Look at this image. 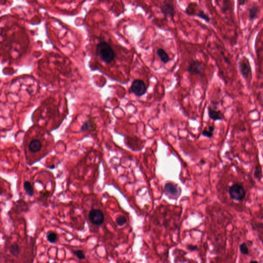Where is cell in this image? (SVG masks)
Instances as JSON below:
<instances>
[{
  "label": "cell",
  "instance_id": "6da1fadb",
  "mask_svg": "<svg viewBox=\"0 0 263 263\" xmlns=\"http://www.w3.org/2000/svg\"><path fill=\"white\" fill-rule=\"evenodd\" d=\"M96 53L101 61L106 64L111 63L115 57V54L111 47L105 42H102L98 44Z\"/></svg>",
  "mask_w": 263,
  "mask_h": 263
},
{
  "label": "cell",
  "instance_id": "7a4b0ae2",
  "mask_svg": "<svg viewBox=\"0 0 263 263\" xmlns=\"http://www.w3.org/2000/svg\"><path fill=\"white\" fill-rule=\"evenodd\" d=\"M229 196L232 199L236 201L243 200L246 196V191L242 184L235 183L229 187L228 190Z\"/></svg>",
  "mask_w": 263,
  "mask_h": 263
},
{
  "label": "cell",
  "instance_id": "3957f363",
  "mask_svg": "<svg viewBox=\"0 0 263 263\" xmlns=\"http://www.w3.org/2000/svg\"><path fill=\"white\" fill-rule=\"evenodd\" d=\"M239 68L243 78L246 81H250L252 78V71L249 60L246 58L244 57L239 61Z\"/></svg>",
  "mask_w": 263,
  "mask_h": 263
},
{
  "label": "cell",
  "instance_id": "277c9868",
  "mask_svg": "<svg viewBox=\"0 0 263 263\" xmlns=\"http://www.w3.org/2000/svg\"><path fill=\"white\" fill-rule=\"evenodd\" d=\"M89 219L91 224L96 226L102 225L104 221L103 212L100 209H94L90 211Z\"/></svg>",
  "mask_w": 263,
  "mask_h": 263
},
{
  "label": "cell",
  "instance_id": "5b68a950",
  "mask_svg": "<svg viewBox=\"0 0 263 263\" xmlns=\"http://www.w3.org/2000/svg\"><path fill=\"white\" fill-rule=\"evenodd\" d=\"M131 89L136 96L140 97L144 95L147 92V87L144 81L142 80L137 79L133 82Z\"/></svg>",
  "mask_w": 263,
  "mask_h": 263
},
{
  "label": "cell",
  "instance_id": "8992f818",
  "mask_svg": "<svg viewBox=\"0 0 263 263\" xmlns=\"http://www.w3.org/2000/svg\"><path fill=\"white\" fill-rule=\"evenodd\" d=\"M164 192L170 198H177L180 196L181 190L177 184L172 182H168L164 186Z\"/></svg>",
  "mask_w": 263,
  "mask_h": 263
},
{
  "label": "cell",
  "instance_id": "52a82bcc",
  "mask_svg": "<svg viewBox=\"0 0 263 263\" xmlns=\"http://www.w3.org/2000/svg\"><path fill=\"white\" fill-rule=\"evenodd\" d=\"M202 71V63L197 60H193L189 63L187 71L191 75H198Z\"/></svg>",
  "mask_w": 263,
  "mask_h": 263
},
{
  "label": "cell",
  "instance_id": "ba28073f",
  "mask_svg": "<svg viewBox=\"0 0 263 263\" xmlns=\"http://www.w3.org/2000/svg\"><path fill=\"white\" fill-rule=\"evenodd\" d=\"M208 113L209 117L211 119L213 120L214 121L217 120H221L225 118L224 116L222 111L220 110L217 109V108L214 106H209L208 107Z\"/></svg>",
  "mask_w": 263,
  "mask_h": 263
},
{
  "label": "cell",
  "instance_id": "9c48e42d",
  "mask_svg": "<svg viewBox=\"0 0 263 263\" xmlns=\"http://www.w3.org/2000/svg\"><path fill=\"white\" fill-rule=\"evenodd\" d=\"M160 9L165 17L169 16L172 19L174 18L175 14V9L173 4L170 3H166L162 5Z\"/></svg>",
  "mask_w": 263,
  "mask_h": 263
},
{
  "label": "cell",
  "instance_id": "30bf717a",
  "mask_svg": "<svg viewBox=\"0 0 263 263\" xmlns=\"http://www.w3.org/2000/svg\"><path fill=\"white\" fill-rule=\"evenodd\" d=\"M42 147V144L40 140L34 139L31 140L29 145V150L33 153H36L40 151Z\"/></svg>",
  "mask_w": 263,
  "mask_h": 263
},
{
  "label": "cell",
  "instance_id": "8fae6325",
  "mask_svg": "<svg viewBox=\"0 0 263 263\" xmlns=\"http://www.w3.org/2000/svg\"><path fill=\"white\" fill-rule=\"evenodd\" d=\"M157 55L161 61L164 64L168 63L170 61V58L169 55L163 49L160 48L158 49L157 51Z\"/></svg>",
  "mask_w": 263,
  "mask_h": 263
},
{
  "label": "cell",
  "instance_id": "7c38bea8",
  "mask_svg": "<svg viewBox=\"0 0 263 263\" xmlns=\"http://www.w3.org/2000/svg\"><path fill=\"white\" fill-rule=\"evenodd\" d=\"M259 8L256 5L251 7L249 9V17L250 20H254L259 17Z\"/></svg>",
  "mask_w": 263,
  "mask_h": 263
},
{
  "label": "cell",
  "instance_id": "4fadbf2b",
  "mask_svg": "<svg viewBox=\"0 0 263 263\" xmlns=\"http://www.w3.org/2000/svg\"><path fill=\"white\" fill-rule=\"evenodd\" d=\"M197 3H191L189 4L188 6L187 7L186 9L185 10L186 14L188 16H195L197 14Z\"/></svg>",
  "mask_w": 263,
  "mask_h": 263
},
{
  "label": "cell",
  "instance_id": "5bb4252c",
  "mask_svg": "<svg viewBox=\"0 0 263 263\" xmlns=\"http://www.w3.org/2000/svg\"><path fill=\"white\" fill-rule=\"evenodd\" d=\"M214 131V126H209L205 128L202 132V135L208 138L212 137L213 136V132Z\"/></svg>",
  "mask_w": 263,
  "mask_h": 263
},
{
  "label": "cell",
  "instance_id": "9a60e30c",
  "mask_svg": "<svg viewBox=\"0 0 263 263\" xmlns=\"http://www.w3.org/2000/svg\"><path fill=\"white\" fill-rule=\"evenodd\" d=\"M24 188L25 191L29 197H32L34 195V189L31 182L29 181H25L24 183Z\"/></svg>",
  "mask_w": 263,
  "mask_h": 263
},
{
  "label": "cell",
  "instance_id": "2e32d148",
  "mask_svg": "<svg viewBox=\"0 0 263 263\" xmlns=\"http://www.w3.org/2000/svg\"><path fill=\"white\" fill-rule=\"evenodd\" d=\"M10 253L14 257H17L20 252V247L18 244H14L9 248Z\"/></svg>",
  "mask_w": 263,
  "mask_h": 263
},
{
  "label": "cell",
  "instance_id": "e0dca14e",
  "mask_svg": "<svg viewBox=\"0 0 263 263\" xmlns=\"http://www.w3.org/2000/svg\"><path fill=\"white\" fill-rule=\"evenodd\" d=\"M47 239L49 243H56L58 239L57 233L54 231H49L47 234Z\"/></svg>",
  "mask_w": 263,
  "mask_h": 263
},
{
  "label": "cell",
  "instance_id": "ac0fdd59",
  "mask_svg": "<svg viewBox=\"0 0 263 263\" xmlns=\"http://www.w3.org/2000/svg\"><path fill=\"white\" fill-rule=\"evenodd\" d=\"M199 18L202 19V20L205 21L207 22H210V19L209 17L204 12V11L202 10H200L197 12L196 14L195 15Z\"/></svg>",
  "mask_w": 263,
  "mask_h": 263
},
{
  "label": "cell",
  "instance_id": "d6986e66",
  "mask_svg": "<svg viewBox=\"0 0 263 263\" xmlns=\"http://www.w3.org/2000/svg\"><path fill=\"white\" fill-rule=\"evenodd\" d=\"M254 176L255 177V178L258 180H261L262 178V169L261 166L260 164H258L255 167Z\"/></svg>",
  "mask_w": 263,
  "mask_h": 263
},
{
  "label": "cell",
  "instance_id": "ffe728a7",
  "mask_svg": "<svg viewBox=\"0 0 263 263\" xmlns=\"http://www.w3.org/2000/svg\"><path fill=\"white\" fill-rule=\"evenodd\" d=\"M126 219L124 216H119L116 219V222L118 226H123L126 223Z\"/></svg>",
  "mask_w": 263,
  "mask_h": 263
},
{
  "label": "cell",
  "instance_id": "44dd1931",
  "mask_svg": "<svg viewBox=\"0 0 263 263\" xmlns=\"http://www.w3.org/2000/svg\"><path fill=\"white\" fill-rule=\"evenodd\" d=\"M239 249L242 254L244 255H248L249 254V250L246 243L242 244L239 246Z\"/></svg>",
  "mask_w": 263,
  "mask_h": 263
},
{
  "label": "cell",
  "instance_id": "7402d4cb",
  "mask_svg": "<svg viewBox=\"0 0 263 263\" xmlns=\"http://www.w3.org/2000/svg\"><path fill=\"white\" fill-rule=\"evenodd\" d=\"M73 253L79 259H85V255L83 251L80 250H76L73 251Z\"/></svg>",
  "mask_w": 263,
  "mask_h": 263
},
{
  "label": "cell",
  "instance_id": "603a6c76",
  "mask_svg": "<svg viewBox=\"0 0 263 263\" xmlns=\"http://www.w3.org/2000/svg\"><path fill=\"white\" fill-rule=\"evenodd\" d=\"M91 126V124H89V122H85L82 126L81 130L83 132L87 131Z\"/></svg>",
  "mask_w": 263,
  "mask_h": 263
},
{
  "label": "cell",
  "instance_id": "cb8c5ba5",
  "mask_svg": "<svg viewBox=\"0 0 263 263\" xmlns=\"http://www.w3.org/2000/svg\"><path fill=\"white\" fill-rule=\"evenodd\" d=\"M187 248L189 250H191V251H195V250H197V246H194V245H188Z\"/></svg>",
  "mask_w": 263,
  "mask_h": 263
},
{
  "label": "cell",
  "instance_id": "d4e9b609",
  "mask_svg": "<svg viewBox=\"0 0 263 263\" xmlns=\"http://www.w3.org/2000/svg\"><path fill=\"white\" fill-rule=\"evenodd\" d=\"M247 2V1H244V0H239V1H238L239 6H243V5H245Z\"/></svg>",
  "mask_w": 263,
  "mask_h": 263
},
{
  "label": "cell",
  "instance_id": "484cf974",
  "mask_svg": "<svg viewBox=\"0 0 263 263\" xmlns=\"http://www.w3.org/2000/svg\"><path fill=\"white\" fill-rule=\"evenodd\" d=\"M250 263H259V262L257 261H253L250 262Z\"/></svg>",
  "mask_w": 263,
  "mask_h": 263
}]
</instances>
